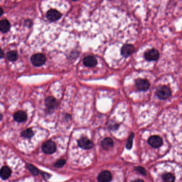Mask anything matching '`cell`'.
<instances>
[{"instance_id": "16", "label": "cell", "mask_w": 182, "mask_h": 182, "mask_svg": "<svg viewBox=\"0 0 182 182\" xmlns=\"http://www.w3.org/2000/svg\"><path fill=\"white\" fill-rule=\"evenodd\" d=\"M101 146L104 148V149L108 150L113 147L114 143L111 138H106L101 142Z\"/></svg>"}, {"instance_id": "15", "label": "cell", "mask_w": 182, "mask_h": 182, "mask_svg": "<svg viewBox=\"0 0 182 182\" xmlns=\"http://www.w3.org/2000/svg\"><path fill=\"white\" fill-rule=\"evenodd\" d=\"M10 28V23L7 19L0 21V30L3 33H7Z\"/></svg>"}, {"instance_id": "20", "label": "cell", "mask_w": 182, "mask_h": 182, "mask_svg": "<svg viewBox=\"0 0 182 182\" xmlns=\"http://www.w3.org/2000/svg\"><path fill=\"white\" fill-rule=\"evenodd\" d=\"M27 167L30 171V173L32 174L33 175H37L39 173V171L37 169V168L33 164H27Z\"/></svg>"}, {"instance_id": "27", "label": "cell", "mask_w": 182, "mask_h": 182, "mask_svg": "<svg viewBox=\"0 0 182 182\" xmlns=\"http://www.w3.org/2000/svg\"><path fill=\"white\" fill-rule=\"evenodd\" d=\"M133 182H144V180H141V179H138V180H134V181H133Z\"/></svg>"}, {"instance_id": "17", "label": "cell", "mask_w": 182, "mask_h": 182, "mask_svg": "<svg viewBox=\"0 0 182 182\" xmlns=\"http://www.w3.org/2000/svg\"><path fill=\"white\" fill-rule=\"evenodd\" d=\"M7 58L10 62H14L17 60L18 55L16 51H10L7 53Z\"/></svg>"}, {"instance_id": "7", "label": "cell", "mask_w": 182, "mask_h": 182, "mask_svg": "<svg viewBox=\"0 0 182 182\" xmlns=\"http://www.w3.org/2000/svg\"><path fill=\"white\" fill-rule=\"evenodd\" d=\"M62 16L60 12L57 10L50 9L46 13V17L51 21H55L59 19Z\"/></svg>"}, {"instance_id": "24", "label": "cell", "mask_w": 182, "mask_h": 182, "mask_svg": "<svg viewBox=\"0 0 182 182\" xmlns=\"http://www.w3.org/2000/svg\"><path fill=\"white\" fill-rule=\"evenodd\" d=\"M32 21L28 19V20H26L25 21V25L26 26H28V27H30L32 26Z\"/></svg>"}, {"instance_id": "8", "label": "cell", "mask_w": 182, "mask_h": 182, "mask_svg": "<svg viewBox=\"0 0 182 182\" xmlns=\"http://www.w3.org/2000/svg\"><path fill=\"white\" fill-rule=\"evenodd\" d=\"M78 145L80 148L85 150L91 149L94 146L92 142L85 137H82L78 140Z\"/></svg>"}, {"instance_id": "26", "label": "cell", "mask_w": 182, "mask_h": 182, "mask_svg": "<svg viewBox=\"0 0 182 182\" xmlns=\"http://www.w3.org/2000/svg\"><path fill=\"white\" fill-rule=\"evenodd\" d=\"M4 56H5V55H4L3 51L0 48V59L4 57Z\"/></svg>"}, {"instance_id": "10", "label": "cell", "mask_w": 182, "mask_h": 182, "mask_svg": "<svg viewBox=\"0 0 182 182\" xmlns=\"http://www.w3.org/2000/svg\"><path fill=\"white\" fill-rule=\"evenodd\" d=\"M135 48L132 44H125L122 46L121 53L123 56L125 57H128L134 53Z\"/></svg>"}, {"instance_id": "13", "label": "cell", "mask_w": 182, "mask_h": 182, "mask_svg": "<svg viewBox=\"0 0 182 182\" xmlns=\"http://www.w3.org/2000/svg\"><path fill=\"white\" fill-rule=\"evenodd\" d=\"M27 114L23 111H19L14 114V120L18 122H23L27 120Z\"/></svg>"}, {"instance_id": "28", "label": "cell", "mask_w": 182, "mask_h": 182, "mask_svg": "<svg viewBox=\"0 0 182 182\" xmlns=\"http://www.w3.org/2000/svg\"><path fill=\"white\" fill-rule=\"evenodd\" d=\"M3 12H4V11H3V10L2 8H0V16L2 15Z\"/></svg>"}, {"instance_id": "23", "label": "cell", "mask_w": 182, "mask_h": 182, "mask_svg": "<svg viewBox=\"0 0 182 182\" xmlns=\"http://www.w3.org/2000/svg\"><path fill=\"white\" fill-rule=\"evenodd\" d=\"M136 171H138L139 173H141V174H142L143 175H146V171L145 169L142 167H137L135 168Z\"/></svg>"}, {"instance_id": "12", "label": "cell", "mask_w": 182, "mask_h": 182, "mask_svg": "<svg viewBox=\"0 0 182 182\" xmlns=\"http://www.w3.org/2000/svg\"><path fill=\"white\" fill-rule=\"evenodd\" d=\"M112 180V174L108 171H105L99 174L98 180L99 182H109Z\"/></svg>"}, {"instance_id": "5", "label": "cell", "mask_w": 182, "mask_h": 182, "mask_svg": "<svg viewBox=\"0 0 182 182\" xmlns=\"http://www.w3.org/2000/svg\"><path fill=\"white\" fill-rule=\"evenodd\" d=\"M45 104L46 108L48 109V111L51 112L52 111H54V110L57 107V101L55 97L49 96L47 97L45 100Z\"/></svg>"}, {"instance_id": "3", "label": "cell", "mask_w": 182, "mask_h": 182, "mask_svg": "<svg viewBox=\"0 0 182 182\" xmlns=\"http://www.w3.org/2000/svg\"><path fill=\"white\" fill-rule=\"evenodd\" d=\"M42 150L46 154H53L56 150V145L53 141H46L42 146Z\"/></svg>"}, {"instance_id": "4", "label": "cell", "mask_w": 182, "mask_h": 182, "mask_svg": "<svg viewBox=\"0 0 182 182\" xmlns=\"http://www.w3.org/2000/svg\"><path fill=\"white\" fill-rule=\"evenodd\" d=\"M136 86L138 90L142 91H145L150 88V84L149 82L143 78H138L135 81Z\"/></svg>"}, {"instance_id": "18", "label": "cell", "mask_w": 182, "mask_h": 182, "mask_svg": "<svg viewBox=\"0 0 182 182\" xmlns=\"http://www.w3.org/2000/svg\"><path fill=\"white\" fill-rule=\"evenodd\" d=\"M21 135L24 138H32L34 136V132L32 129L29 128L24 130L23 132H21Z\"/></svg>"}, {"instance_id": "21", "label": "cell", "mask_w": 182, "mask_h": 182, "mask_svg": "<svg viewBox=\"0 0 182 182\" xmlns=\"http://www.w3.org/2000/svg\"><path fill=\"white\" fill-rule=\"evenodd\" d=\"M134 137V133H132L130 135V137H129V138H128V139L127 141V144H126V148L128 149H130L132 148V145H133V141Z\"/></svg>"}, {"instance_id": "22", "label": "cell", "mask_w": 182, "mask_h": 182, "mask_svg": "<svg viewBox=\"0 0 182 182\" xmlns=\"http://www.w3.org/2000/svg\"><path fill=\"white\" fill-rule=\"evenodd\" d=\"M66 163V161L65 160L63 159H59L57 161H56L55 164V166L57 167V168H61L64 166L65 164Z\"/></svg>"}, {"instance_id": "29", "label": "cell", "mask_w": 182, "mask_h": 182, "mask_svg": "<svg viewBox=\"0 0 182 182\" xmlns=\"http://www.w3.org/2000/svg\"><path fill=\"white\" fill-rule=\"evenodd\" d=\"M2 114H1L0 113V121L2 119Z\"/></svg>"}, {"instance_id": "25", "label": "cell", "mask_w": 182, "mask_h": 182, "mask_svg": "<svg viewBox=\"0 0 182 182\" xmlns=\"http://www.w3.org/2000/svg\"><path fill=\"white\" fill-rule=\"evenodd\" d=\"M41 175L43 176V178H44V179H46V180H48L50 177V175L48 173L42 172Z\"/></svg>"}, {"instance_id": "1", "label": "cell", "mask_w": 182, "mask_h": 182, "mask_svg": "<svg viewBox=\"0 0 182 182\" xmlns=\"http://www.w3.org/2000/svg\"><path fill=\"white\" fill-rule=\"evenodd\" d=\"M156 94L160 99L166 100L171 97V91L168 86L162 85L157 89Z\"/></svg>"}, {"instance_id": "9", "label": "cell", "mask_w": 182, "mask_h": 182, "mask_svg": "<svg viewBox=\"0 0 182 182\" xmlns=\"http://www.w3.org/2000/svg\"><path fill=\"white\" fill-rule=\"evenodd\" d=\"M148 143L153 148H159L162 144V139L159 136H151L148 139Z\"/></svg>"}, {"instance_id": "6", "label": "cell", "mask_w": 182, "mask_h": 182, "mask_svg": "<svg viewBox=\"0 0 182 182\" xmlns=\"http://www.w3.org/2000/svg\"><path fill=\"white\" fill-rule=\"evenodd\" d=\"M145 57L148 61H156L159 58V53L155 49H152L145 53Z\"/></svg>"}, {"instance_id": "19", "label": "cell", "mask_w": 182, "mask_h": 182, "mask_svg": "<svg viewBox=\"0 0 182 182\" xmlns=\"http://www.w3.org/2000/svg\"><path fill=\"white\" fill-rule=\"evenodd\" d=\"M162 178L164 182H174L175 180V177L171 173H167L162 176Z\"/></svg>"}, {"instance_id": "2", "label": "cell", "mask_w": 182, "mask_h": 182, "mask_svg": "<svg viewBox=\"0 0 182 182\" xmlns=\"http://www.w3.org/2000/svg\"><path fill=\"white\" fill-rule=\"evenodd\" d=\"M30 61L35 66H41L46 62V57L42 53H37L31 57Z\"/></svg>"}, {"instance_id": "14", "label": "cell", "mask_w": 182, "mask_h": 182, "mask_svg": "<svg viewBox=\"0 0 182 182\" xmlns=\"http://www.w3.org/2000/svg\"><path fill=\"white\" fill-rule=\"evenodd\" d=\"M11 174V170L8 166H4L0 169V176L3 180H7Z\"/></svg>"}, {"instance_id": "11", "label": "cell", "mask_w": 182, "mask_h": 182, "mask_svg": "<svg viewBox=\"0 0 182 182\" xmlns=\"http://www.w3.org/2000/svg\"><path fill=\"white\" fill-rule=\"evenodd\" d=\"M83 62L87 67H93L97 65V60L94 56H88L83 58Z\"/></svg>"}]
</instances>
